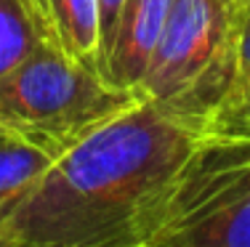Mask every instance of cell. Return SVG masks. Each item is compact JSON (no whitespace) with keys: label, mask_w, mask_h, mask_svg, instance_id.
Instances as JSON below:
<instances>
[{"label":"cell","mask_w":250,"mask_h":247,"mask_svg":"<svg viewBox=\"0 0 250 247\" xmlns=\"http://www.w3.org/2000/svg\"><path fill=\"white\" fill-rule=\"evenodd\" d=\"M0 136H5V138H24V141H29L24 133L19 131V128H14L11 122H5L3 117H0ZM32 144H35V141H32Z\"/></svg>","instance_id":"8fae6325"},{"label":"cell","mask_w":250,"mask_h":247,"mask_svg":"<svg viewBox=\"0 0 250 247\" xmlns=\"http://www.w3.org/2000/svg\"><path fill=\"white\" fill-rule=\"evenodd\" d=\"M139 98L115 88L93 67L40 43L14 72L0 77V117L35 144L62 152Z\"/></svg>","instance_id":"3957f363"},{"label":"cell","mask_w":250,"mask_h":247,"mask_svg":"<svg viewBox=\"0 0 250 247\" xmlns=\"http://www.w3.org/2000/svg\"><path fill=\"white\" fill-rule=\"evenodd\" d=\"M96 3H99V72H101V64L109 54L112 40H115V29L117 21H120V11L125 0H96Z\"/></svg>","instance_id":"30bf717a"},{"label":"cell","mask_w":250,"mask_h":247,"mask_svg":"<svg viewBox=\"0 0 250 247\" xmlns=\"http://www.w3.org/2000/svg\"><path fill=\"white\" fill-rule=\"evenodd\" d=\"M205 131L240 133L250 131V19L242 27L231 77L218 101L205 114Z\"/></svg>","instance_id":"ba28073f"},{"label":"cell","mask_w":250,"mask_h":247,"mask_svg":"<svg viewBox=\"0 0 250 247\" xmlns=\"http://www.w3.org/2000/svg\"><path fill=\"white\" fill-rule=\"evenodd\" d=\"M56 154L51 146L0 136V223L21 205Z\"/></svg>","instance_id":"52a82bcc"},{"label":"cell","mask_w":250,"mask_h":247,"mask_svg":"<svg viewBox=\"0 0 250 247\" xmlns=\"http://www.w3.org/2000/svg\"><path fill=\"white\" fill-rule=\"evenodd\" d=\"M205 117L139 93L67 144L0 223V247H139Z\"/></svg>","instance_id":"6da1fadb"},{"label":"cell","mask_w":250,"mask_h":247,"mask_svg":"<svg viewBox=\"0 0 250 247\" xmlns=\"http://www.w3.org/2000/svg\"><path fill=\"white\" fill-rule=\"evenodd\" d=\"M144 245L250 247V131L202 133Z\"/></svg>","instance_id":"7a4b0ae2"},{"label":"cell","mask_w":250,"mask_h":247,"mask_svg":"<svg viewBox=\"0 0 250 247\" xmlns=\"http://www.w3.org/2000/svg\"><path fill=\"white\" fill-rule=\"evenodd\" d=\"M139 247H149V245H139Z\"/></svg>","instance_id":"4fadbf2b"},{"label":"cell","mask_w":250,"mask_h":247,"mask_svg":"<svg viewBox=\"0 0 250 247\" xmlns=\"http://www.w3.org/2000/svg\"><path fill=\"white\" fill-rule=\"evenodd\" d=\"M170 3L173 0H125L123 3L115 40L101 64V75L106 82L125 91H136L168 19Z\"/></svg>","instance_id":"5b68a950"},{"label":"cell","mask_w":250,"mask_h":247,"mask_svg":"<svg viewBox=\"0 0 250 247\" xmlns=\"http://www.w3.org/2000/svg\"><path fill=\"white\" fill-rule=\"evenodd\" d=\"M245 21L234 0H173L136 91L205 117L231 77Z\"/></svg>","instance_id":"277c9868"},{"label":"cell","mask_w":250,"mask_h":247,"mask_svg":"<svg viewBox=\"0 0 250 247\" xmlns=\"http://www.w3.org/2000/svg\"><path fill=\"white\" fill-rule=\"evenodd\" d=\"M234 5H237V11H240L245 19H250V0H234Z\"/></svg>","instance_id":"7c38bea8"},{"label":"cell","mask_w":250,"mask_h":247,"mask_svg":"<svg viewBox=\"0 0 250 247\" xmlns=\"http://www.w3.org/2000/svg\"><path fill=\"white\" fill-rule=\"evenodd\" d=\"M40 43L56 45L83 67L99 69V3L96 0H24Z\"/></svg>","instance_id":"8992f818"},{"label":"cell","mask_w":250,"mask_h":247,"mask_svg":"<svg viewBox=\"0 0 250 247\" xmlns=\"http://www.w3.org/2000/svg\"><path fill=\"white\" fill-rule=\"evenodd\" d=\"M40 45L24 0H0V77L14 72Z\"/></svg>","instance_id":"9c48e42d"}]
</instances>
